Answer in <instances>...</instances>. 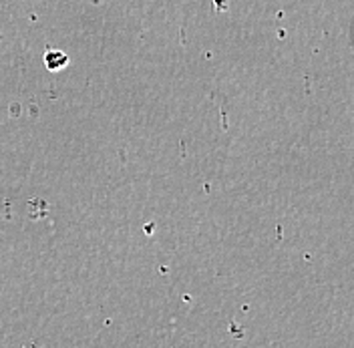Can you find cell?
Segmentation results:
<instances>
[{
  "label": "cell",
  "mask_w": 354,
  "mask_h": 348,
  "mask_svg": "<svg viewBox=\"0 0 354 348\" xmlns=\"http://www.w3.org/2000/svg\"><path fill=\"white\" fill-rule=\"evenodd\" d=\"M68 65V55L65 51H59V48H53V51H46L44 53V66L53 73L57 71H63Z\"/></svg>",
  "instance_id": "6da1fadb"
}]
</instances>
